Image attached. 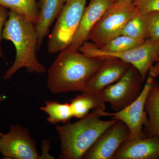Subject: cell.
Here are the masks:
<instances>
[{
    "instance_id": "6da1fadb",
    "label": "cell",
    "mask_w": 159,
    "mask_h": 159,
    "mask_svg": "<svg viewBox=\"0 0 159 159\" xmlns=\"http://www.w3.org/2000/svg\"><path fill=\"white\" fill-rule=\"evenodd\" d=\"M105 59L86 56L71 46L60 51L48 70L47 84L54 93L82 92Z\"/></svg>"
},
{
    "instance_id": "7a4b0ae2",
    "label": "cell",
    "mask_w": 159,
    "mask_h": 159,
    "mask_svg": "<svg viewBox=\"0 0 159 159\" xmlns=\"http://www.w3.org/2000/svg\"><path fill=\"white\" fill-rule=\"evenodd\" d=\"M34 25L22 15L10 10L2 36L4 39L13 43L16 56L14 63L4 75V80L11 78L22 68L31 74L45 72V67L39 62L36 56L38 39Z\"/></svg>"
},
{
    "instance_id": "3957f363",
    "label": "cell",
    "mask_w": 159,
    "mask_h": 159,
    "mask_svg": "<svg viewBox=\"0 0 159 159\" xmlns=\"http://www.w3.org/2000/svg\"><path fill=\"white\" fill-rule=\"evenodd\" d=\"M100 111L93 110L91 113L74 123L56 125L61 145L59 159H83L99 136L117 122L116 119L101 120Z\"/></svg>"
},
{
    "instance_id": "277c9868",
    "label": "cell",
    "mask_w": 159,
    "mask_h": 159,
    "mask_svg": "<svg viewBox=\"0 0 159 159\" xmlns=\"http://www.w3.org/2000/svg\"><path fill=\"white\" fill-rule=\"evenodd\" d=\"M139 13L131 2H112L91 30L87 41L90 40L98 48H102L120 35L125 24Z\"/></svg>"
},
{
    "instance_id": "5b68a950",
    "label": "cell",
    "mask_w": 159,
    "mask_h": 159,
    "mask_svg": "<svg viewBox=\"0 0 159 159\" xmlns=\"http://www.w3.org/2000/svg\"><path fill=\"white\" fill-rule=\"evenodd\" d=\"M79 51L90 57L102 59L116 58L128 63L138 70L144 82L151 67L159 57V41H152L147 39L137 48L117 53L104 52L93 43L86 41Z\"/></svg>"
},
{
    "instance_id": "8992f818",
    "label": "cell",
    "mask_w": 159,
    "mask_h": 159,
    "mask_svg": "<svg viewBox=\"0 0 159 159\" xmlns=\"http://www.w3.org/2000/svg\"><path fill=\"white\" fill-rule=\"evenodd\" d=\"M87 0H67L49 37L48 50L54 54L70 46L85 8Z\"/></svg>"
},
{
    "instance_id": "52a82bcc",
    "label": "cell",
    "mask_w": 159,
    "mask_h": 159,
    "mask_svg": "<svg viewBox=\"0 0 159 159\" xmlns=\"http://www.w3.org/2000/svg\"><path fill=\"white\" fill-rule=\"evenodd\" d=\"M143 82L139 71L130 65L119 80L98 93L103 102L110 103L114 111H119L136 100L143 89Z\"/></svg>"
},
{
    "instance_id": "ba28073f",
    "label": "cell",
    "mask_w": 159,
    "mask_h": 159,
    "mask_svg": "<svg viewBox=\"0 0 159 159\" xmlns=\"http://www.w3.org/2000/svg\"><path fill=\"white\" fill-rule=\"evenodd\" d=\"M155 79L151 76H148L139 97L123 109L114 113L107 112L100 109L102 116H111L112 119L120 120L128 126L130 131L129 141H135L147 137L143 131V126L146 125L148 120L147 112L145 110V103Z\"/></svg>"
},
{
    "instance_id": "9c48e42d",
    "label": "cell",
    "mask_w": 159,
    "mask_h": 159,
    "mask_svg": "<svg viewBox=\"0 0 159 159\" xmlns=\"http://www.w3.org/2000/svg\"><path fill=\"white\" fill-rule=\"evenodd\" d=\"M0 153L6 159H40L35 140L28 129L18 124L11 125L9 132L1 137Z\"/></svg>"
},
{
    "instance_id": "30bf717a",
    "label": "cell",
    "mask_w": 159,
    "mask_h": 159,
    "mask_svg": "<svg viewBox=\"0 0 159 159\" xmlns=\"http://www.w3.org/2000/svg\"><path fill=\"white\" fill-rule=\"evenodd\" d=\"M129 137L128 126L118 120L99 136L86 152L83 159H112L117 151L128 141Z\"/></svg>"
},
{
    "instance_id": "8fae6325",
    "label": "cell",
    "mask_w": 159,
    "mask_h": 159,
    "mask_svg": "<svg viewBox=\"0 0 159 159\" xmlns=\"http://www.w3.org/2000/svg\"><path fill=\"white\" fill-rule=\"evenodd\" d=\"M130 65L118 58H106L90 80L84 92L96 93L101 92L107 87L119 80Z\"/></svg>"
},
{
    "instance_id": "7c38bea8",
    "label": "cell",
    "mask_w": 159,
    "mask_h": 159,
    "mask_svg": "<svg viewBox=\"0 0 159 159\" xmlns=\"http://www.w3.org/2000/svg\"><path fill=\"white\" fill-rule=\"evenodd\" d=\"M111 0H90L70 46L77 50L87 41L91 30L111 3Z\"/></svg>"
},
{
    "instance_id": "4fadbf2b",
    "label": "cell",
    "mask_w": 159,
    "mask_h": 159,
    "mask_svg": "<svg viewBox=\"0 0 159 159\" xmlns=\"http://www.w3.org/2000/svg\"><path fill=\"white\" fill-rule=\"evenodd\" d=\"M112 159H159V138L128 140L120 146Z\"/></svg>"
},
{
    "instance_id": "5bb4252c",
    "label": "cell",
    "mask_w": 159,
    "mask_h": 159,
    "mask_svg": "<svg viewBox=\"0 0 159 159\" xmlns=\"http://www.w3.org/2000/svg\"><path fill=\"white\" fill-rule=\"evenodd\" d=\"M67 0H39V15L35 25L38 35V51L48 36L54 20L58 17Z\"/></svg>"
},
{
    "instance_id": "9a60e30c",
    "label": "cell",
    "mask_w": 159,
    "mask_h": 159,
    "mask_svg": "<svg viewBox=\"0 0 159 159\" xmlns=\"http://www.w3.org/2000/svg\"><path fill=\"white\" fill-rule=\"evenodd\" d=\"M148 122L143 129L147 137L159 138V84L155 79L151 87L145 103Z\"/></svg>"
},
{
    "instance_id": "2e32d148",
    "label": "cell",
    "mask_w": 159,
    "mask_h": 159,
    "mask_svg": "<svg viewBox=\"0 0 159 159\" xmlns=\"http://www.w3.org/2000/svg\"><path fill=\"white\" fill-rule=\"evenodd\" d=\"M105 103L98 93L83 92L71 99L70 105L73 116L80 119L87 116L91 110L100 109L105 110Z\"/></svg>"
},
{
    "instance_id": "e0dca14e",
    "label": "cell",
    "mask_w": 159,
    "mask_h": 159,
    "mask_svg": "<svg viewBox=\"0 0 159 159\" xmlns=\"http://www.w3.org/2000/svg\"><path fill=\"white\" fill-rule=\"evenodd\" d=\"M0 5L22 15L34 25L37 23L39 11L36 0H0Z\"/></svg>"
},
{
    "instance_id": "ac0fdd59",
    "label": "cell",
    "mask_w": 159,
    "mask_h": 159,
    "mask_svg": "<svg viewBox=\"0 0 159 159\" xmlns=\"http://www.w3.org/2000/svg\"><path fill=\"white\" fill-rule=\"evenodd\" d=\"M45 103L46 105L40 107V109L48 114V121L51 124L66 123L74 117L70 105L69 103L50 101H46Z\"/></svg>"
},
{
    "instance_id": "d6986e66",
    "label": "cell",
    "mask_w": 159,
    "mask_h": 159,
    "mask_svg": "<svg viewBox=\"0 0 159 159\" xmlns=\"http://www.w3.org/2000/svg\"><path fill=\"white\" fill-rule=\"evenodd\" d=\"M120 35H124L136 39H147L146 14L139 13L125 24Z\"/></svg>"
},
{
    "instance_id": "ffe728a7",
    "label": "cell",
    "mask_w": 159,
    "mask_h": 159,
    "mask_svg": "<svg viewBox=\"0 0 159 159\" xmlns=\"http://www.w3.org/2000/svg\"><path fill=\"white\" fill-rule=\"evenodd\" d=\"M145 40L119 35L111 40L102 48H98L101 51L108 53L124 52L139 47Z\"/></svg>"
},
{
    "instance_id": "44dd1931",
    "label": "cell",
    "mask_w": 159,
    "mask_h": 159,
    "mask_svg": "<svg viewBox=\"0 0 159 159\" xmlns=\"http://www.w3.org/2000/svg\"><path fill=\"white\" fill-rule=\"evenodd\" d=\"M147 39L152 41H159V11L146 14Z\"/></svg>"
},
{
    "instance_id": "7402d4cb",
    "label": "cell",
    "mask_w": 159,
    "mask_h": 159,
    "mask_svg": "<svg viewBox=\"0 0 159 159\" xmlns=\"http://www.w3.org/2000/svg\"><path fill=\"white\" fill-rule=\"evenodd\" d=\"M133 3L142 14L159 11V0H136Z\"/></svg>"
},
{
    "instance_id": "603a6c76",
    "label": "cell",
    "mask_w": 159,
    "mask_h": 159,
    "mask_svg": "<svg viewBox=\"0 0 159 159\" xmlns=\"http://www.w3.org/2000/svg\"><path fill=\"white\" fill-rule=\"evenodd\" d=\"M10 10L5 6L0 5V57L3 58V53L1 42L3 39V30L9 17Z\"/></svg>"
},
{
    "instance_id": "cb8c5ba5",
    "label": "cell",
    "mask_w": 159,
    "mask_h": 159,
    "mask_svg": "<svg viewBox=\"0 0 159 159\" xmlns=\"http://www.w3.org/2000/svg\"><path fill=\"white\" fill-rule=\"evenodd\" d=\"M156 62L157 63L154 66H152L148 71L149 76L155 78L159 75V57L156 61Z\"/></svg>"
},
{
    "instance_id": "d4e9b609",
    "label": "cell",
    "mask_w": 159,
    "mask_h": 159,
    "mask_svg": "<svg viewBox=\"0 0 159 159\" xmlns=\"http://www.w3.org/2000/svg\"><path fill=\"white\" fill-rule=\"evenodd\" d=\"M50 142L48 140H45L43 142V154L40 156V159H54L53 157L49 154V150H47V147L50 145Z\"/></svg>"
},
{
    "instance_id": "484cf974",
    "label": "cell",
    "mask_w": 159,
    "mask_h": 159,
    "mask_svg": "<svg viewBox=\"0 0 159 159\" xmlns=\"http://www.w3.org/2000/svg\"><path fill=\"white\" fill-rule=\"evenodd\" d=\"M135 1H136V0H111V2H133Z\"/></svg>"
},
{
    "instance_id": "4316f807",
    "label": "cell",
    "mask_w": 159,
    "mask_h": 159,
    "mask_svg": "<svg viewBox=\"0 0 159 159\" xmlns=\"http://www.w3.org/2000/svg\"><path fill=\"white\" fill-rule=\"evenodd\" d=\"M1 78V77H0ZM6 99V97L4 95H0V102L4 101Z\"/></svg>"
},
{
    "instance_id": "83f0119b",
    "label": "cell",
    "mask_w": 159,
    "mask_h": 159,
    "mask_svg": "<svg viewBox=\"0 0 159 159\" xmlns=\"http://www.w3.org/2000/svg\"><path fill=\"white\" fill-rule=\"evenodd\" d=\"M3 134L2 133V132H1V131H0V139H1V137L2 136V135Z\"/></svg>"
},
{
    "instance_id": "f1b7e54d",
    "label": "cell",
    "mask_w": 159,
    "mask_h": 159,
    "mask_svg": "<svg viewBox=\"0 0 159 159\" xmlns=\"http://www.w3.org/2000/svg\"><path fill=\"white\" fill-rule=\"evenodd\" d=\"M158 84H159V82H158Z\"/></svg>"
},
{
    "instance_id": "f546056e",
    "label": "cell",
    "mask_w": 159,
    "mask_h": 159,
    "mask_svg": "<svg viewBox=\"0 0 159 159\" xmlns=\"http://www.w3.org/2000/svg\"><path fill=\"white\" fill-rule=\"evenodd\" d=\"M0 58H1V57H0Z\"/></svg>"
}]
</instances>
